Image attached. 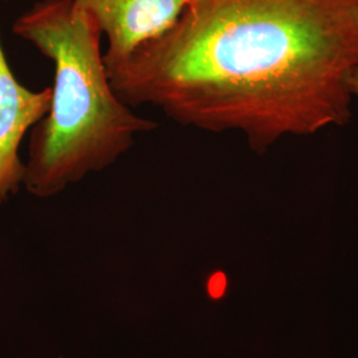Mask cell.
I'll list each match as a JSON object with an SVG mask.
<instances>
[{"mask_svg": "<svg viewBox=\"0 0 358 358\" xmlns=\"http://www.w3.org/2000/svg\"><path fill=\"white\" fill-rule=\"evenodd\" d=\"M349 90L352 96L358 97V66L353 71L352 76L349 78Z\"/></svg>", "mask_w": 358, "mask_h": 358, "instance_id": "5", "label": "cell"}, {"mask_svg": "<svg viewBox=\"0 0 358 358\" xmlns=\"http://www.w3.org/2000/svg\"><path fill=\"white\" fill-rule=\"evenodd\" d=\"M51 97V88L32 90L19 83L0 41V205L24 182L20 145L48 113Z\"/></svg>", "mask_w": 358, "mask_h": 358, "instance_id": "4", "label": "cell"}, {"mask_svg": "<svg viewBox=\"0 0 358 358\" xmlns=\"http://www.w3.org/2000/svg\"><path fill=\"white\" fill-rule=\"evenodd\" d=\"M13 31L55 65L50 110L31 129L27 190L48 198L113 166L136 136L157 124L136 115L112 88L97 20L73 0H43L13 23Z\"/></svg>", "mask_w": 358, "mask_h": 358, "instance_id": "2", "label": "cell"}, {"mask_svg": "<svg viewBox=\"0 0 358 358\" xmlns=\"http://www.w3.org/2000/svg\"><path fill=\"white\" fill-rule=\"evenodd\" d=\"M358 0H187L176 24L106 65L115 94L264 153L352 117Z\"/></svg>", "mask_w": 358, "mask_h": 358, "instance_id": "1", "label": "cell"}, {"mask_svg": "<svg viewBox=\"0 0 358 358\" xmlns=\"http://www.w3.org/2000/svg\"><path fill=\"white\" fill-rule=\"evenodd\" d=\"M99 23L108 47L105 65L124 60L176 24L187 0H73Z\"/></svg>", "mask_w": 358, "mask_h": 358, "instance_id": "3", "label": "cell"}]
</instances>
